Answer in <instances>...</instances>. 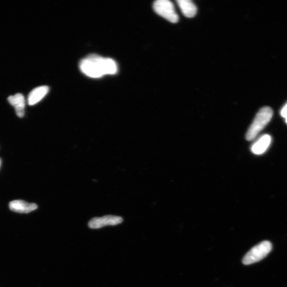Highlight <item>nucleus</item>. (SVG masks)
Instances as JSON below:
<instances>
[{
    "label": "nucleus",
    "instance_id": "3",
    "mask_svg": "<svg viewBox=\"0 0 287 287\" xmlns=\"http://www.w3.org/2000/svg\"><path fill=\"white\" fill-rule=\"evenodd\" d=\"M272 248L271 242L263 241L250 250L242 259V263L245 265H250L259 262L270 253Z\"/></svg>",
    "mask_w": 287,
    "mask_h": 287
},
{
    "label": "nucleus",
    "instance_id": "7",
    "mask_svg": "<svg viewBox=\"0 0 287 287\" xmlns=\"http://www.w3.org/2000/svg\"><path fill=\"white\" fill-rule=\"evenodd\" d=\"M271 142V137L268 134L264 135L253 144L251 151L256 155H261L267 151Z\"/></svg>",
    "mask_w": 287,
    "mask_h": 287
},
{
    "label": "nucleus",
    "instance_id": "1",
    "mask_svg": "<svg viewBox=\"0 0 287 287\" xmlns=\"http://www.w3.org/2000/svg\"><path fill=\"white\" fill-rule=\"evenodd\" d=\"M79 68L84 74L93 78L115 75L118 70L116 62L112 58L95 55L88 56L81 61Z\"/></svg>",
    "mask_w": 287,
    "mask_h": 287
},
{
    "label": "nucleus",
    "instance_id": "11",
    "mask_svg": "<svg viewBox=\"0 0 287 287\" xmlns=\"http://www.w3.org/2000/svg\"><path fill=\"white\" fill-rule=\"evenodd\" d=\"M281 115L284 118L286 119L287 117V103L283 107L281 111Z\"/></svg>",
    "mask_w": 287,
    "mask_h": 287
},
{
    "label": "nucleus",
    "instance_id": "5",
    "mask_svg": "<svg viewBox=\"0 0 287 287\" xmlns=\"http://www.w3.org/2000/svg\"><path fill=\"white\" fill-rule=\"evenodd\" d=\"M123 222L121 217L114 216H106L104 217L94 218L88 223L91 229H100L107 226H116Z\"/></svg>",
    "mask_w": 287,
    "mask_h": 287
},
{
    "label": "nucleus",
    "instance_id": "9",
    "mask_svg": "<svg viewBox=\"0 0 287 287\" xmlns=\"http://www.w3.org/2000/svg\"><path fill=\"white\" fill-rule=\"evenodd\" d=\"M49 91V87L47 86H41L34 88L28 95V105L34 106L38 104L46 97Z\"/></svg>",
    "mask_w": 287,
    "mask_h": 287
},
{
    "label": "nucleus",
    "instance_id": "6",
    "mask_svg": "<svg viewBox=\"0 0 287 287\" xmlns=\"http://www.w3.org/2000/svg\"><path fill=\"white\" fill-rule=\"evenodd\" d=\"M9 104L15 109L18 116L23 117L25 115L26 101L24 96L21 93L11 95L8 97Z\"/></svg>",
    "mask_w": 287,
    "mask_h": 287
},
{
    "label": "nucleus",
    "instance_id": "2",
    "mask_svg": "<svg viewBox=\"0 0 287 287\" xmlns=\"http://www.w3.org/2000/svg\"><path fill=\"white\" fill-rule=\"evenodd\" d=\"M273 116V111L269 107L262 108L257 114L246 135L248 141H253L267 126Z\"/></svg>",
    "mask_w": 287,
    "mask_h": 287
},
{
    "label": "nucleus",
    "instance_id": "8",
    "mask_svg": "<svg viewBox=\"0 0 287 287\" xmlns=\"http://www.w3.org/2000/svg\"><path fill=\"white\" fill-rule=\"evenodd\" d=\"M9 208L13 212L28 213L38 209V205L34 203H28L22 200H15L9 203Z\"/></svg>",
    "mask_w": 287,
    "mask_h": 287
},
{
    "label": "nucleus",
    "instance_id": "10",
    "mask_svg": "<svg viewBox=\"0 0 287 287\" xmlns=\"http://www.w3.org/2000/svg\"><path fill=\"white\" fill-rule=\"evenodd\" d=\"M176 3L185 17L192 18L196 15L197 7L193 1L190 0H177Z\"/></svg>",
    "mask_w": 287,
    "mask_h": 287
},
{
    "label": "nucleus",
    "instance_id": "12",
    "mask_svg": "<svg viewBox=\"0 0 287 287\" xmlns=\"http://www.w3.org/2000/svg\"><path fill=\"white\" fill-rule=\"evenodd\" d=\"M1 160H0V167H1Z\"/></svg>",
    "mask_w": 287,
    "mask_h": 287
},
{
    "label": "nucleus",
    "instance_id": "4",
    "mask_svg": "<svg viewBox=\"0 0 287 287\" xmlns=\"http://www.w3.org/2000/svg\"><path fill=\"white\" fill-rule=\"evenodd\" d=\"M153 9L159 16L172 23H177L179 20V16L175 11L174 5L169 0H158L154 2Z\"/></svg>",
    "mask_w": 287,
    "mask_h": 287
},
{
    "label": "nucleus",
    "instance_id": "13",
    "mask_svg": "<svg viewBox=\"0 0 287 287\" xmlns=\"http://www.w3.org/2000/svg\"><path fill=\"white\" fill-rule=\"evenodd\" d=\"M285 120H286V123L287 124V118H286V119H285Z\"/></svg>",
    "mask_w": 287,
    "mask_h": 287
}]
</instances>
